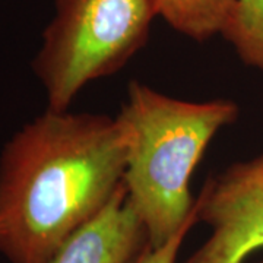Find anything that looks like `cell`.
Returning <instances> with one entry per match:
<instances>
[{
    "label": "cell",
    "mask_w": 263,
    "mask_h": 263,
    "mask_svg": "<svg viewBox=\"0 0 263 263\" xmlns=\"http://www.w3.org/2000/svg\"><path fill=\"white\" fill-rule=\"evenodd\" d=\"M148 246L146 230L122 184L108 205L62 246L51 263H133Z\"/></svg>",
    "instance_id": "5b68a950"
},
{
    "label": "cell",
    "mask_w": 263,
    "mask_h": 263,
    "mask_svg": "<svg viewBox=\"0 0 263 263\" xmlns=\"http://www.w3.org/2000/svg\"><path fill=\"white\" fill-rule=\"evenodd\" d=\"M240 116L228 98L187 101L132 81L116 117L126 148L123 184L146 230L149 246L162 247L192 221L193 171L209 143Z\"/></svg>",
    "instance_id": "7a4b0ae2"
},
{
    "label": "cell",
    "mask_w": 263,
    "mask_h": 263,
    "mask_svg": "<svg viewBox=\"0 0 263 263\" xmlns=\"http://www.w3.org/2000/svg\"><path fill=\"white\" fill-rule=\"evenodd\" d=\"M196 208L211 233L184 263H245L263 250V154L211 177Z\"/></svg>",
    "instance_id": "277c9868"
},
{
    "label": "cell",
    "mask_w": 263,
    "mask_h": 263,
    "mask_svg": "<svg viewBox=\"0 0 263 263\" xmlns=\"http://www.w3.org/2000/svg\"><path fill=\"white\" fill-rule=\"evenodd\" d=\"M152 0H54L31 69L47 108L65 111L88 84L120 72L146 46Z\"/></svg>",
    "instance_id": "3957f363"
},
{
    "label": "cell",
    "mask_w": 263,
    "mask_h": 263,
    "mask_svg": "<svg viewBox=\"0 0 263 263\" xmlns=\"http://www.w3.org/2000/svg\"><path fill=\"white\" fill-rule=\"evenodd\" d=\"M237 0H152L157 15L197 43L222 35Z\"/></svg>",
    "instance_id": "8992f818"
},
{
    "label": "cell",
    "mask_w": 263,
    "mask_h": 263,
    "mask_svg": "<svg viewBox=\"0 0 263 263\" xmlns=\"http://www.w3.org/2000/svg\"><path fill=\"white\" fill-rule=\"evenodd\" d=\"M126 148L116 117L46 108L0 149V254L51 263L123 184Z\"/></svg>",
    "instance_id": "6da1fadb"
},
{
    "label": "cell",
    "mask_w": 263,
    "mask_h": 263,
    "mask_svg": "<svg viewBox=\"0 0 263 263\" xmlns=\"http://www.w3.org/2000/svg\"><path fill=\"white\" fill-rule=\"evenodd\" d=\"M197 221H192L190 224L184 227L179 234L176 235L173 240H170L167 245H164L162 247L154 249L148 246L143 252H142L133 263H176L177 257H179L180 249L183 246V241L186 240V237L189 233L192 231L193 226L196 224Z\"/></svg>",
    "instance_id": "ba28073f"
},
{
    "label": "cell",
    "mask_w": 263,
    "mask_h": 263,
    "mask_svg": "<svg viewBox=\"0 0 263 263\" xmlns=\"http://www.w3.org/2000/svg\"><path fill=\"white\" fill-rule=\"evenodd\" d=\"M260 263H263V262H260Z\"/></svg>",
    "instance_id": "9c48e42d"
},
{
    "label": "cell",
    "mask_w": 263,
    "mask_h": 263,
    "mask_svg": "<svg viewBox=\"0 0 263 263\" xmlns=\"http://www.w3.org/2000/svg\"><path fill=\"white\" fill-rule=\"evenodd\" d=\"M222 37L246 66L263 73V0H237Z\"/></svg>",
    "instance_id": "52a82bcc"
}]
</instances>
